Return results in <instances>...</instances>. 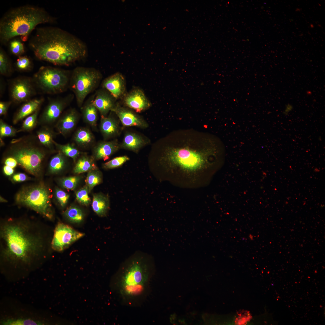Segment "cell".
<instances>
[{
	"label": "cell",
	"instance_id": "1",
	"mask_svg": "<svg viewBox=\"0 0 325 325\" xmlns=\"http://www.w3.org/2000/svg\"><path fill=\"white\" fill-rule=\"evenodd\" d=\"M163 149L159 163L176 186H205L222 166L225 148L216 135L193 129L175 130Z\"/></svg>",
	"mask_w": 325,
	"mask_h": 325
},
{
	"label": "cell",
	"instance_id": "2",
	"mask_svg": "<svg viewBox=\"0 0 325 325\" xmlns=\"http://www.w3.org/2000/svg\"><path fill=\"white\" fill-rule=\"evenodd\" d=\"M47 226L9 219L0 227V256L13 268L30 266L47 257L51 248Z\"/></svg>",
	"mask_w": 325,
	"mask_h": 325
},
{
	"label": "cell",
	"instance_id": "3",
	"mask_svg": "<svg viewBox=\"0 0 325 325\" xmlns=\"http://www.w3.org/2000/svg\"><path fill=\"white\" fill-rule=\"evenodd\" d=\"M29 45L39 60L59 66H69L85 58V44L74 35L59 28H37Z\"/></svg>",
	"mask_w": 325,
	"mask_h": 325
},
{
	"label": "cell",
	"instance_id": "4",
	"mask_svg": "<svg viewBox=\"0 0 325 325\" xmlns=\"http://www.w3.org/2000/svg\"><path fill=\"white\" fill-rule=\"evenodd\" d=\"M153 275L152 263L142 256H134L122 265L113 277L112 288L122 303L130 306L139 305L149 293Z\"/></svg>",
	"mask_w": 325,
	"mask_h": 325
},
{
	"label": "cell",
	"instance_id": "5",
	"mask_svg": "<svg viewBox=\"0 0 325 325\" xmlns=\"http://www.w3.org/2000/svg\"><path fill=\"white\" fill-rule=\"evenodd\" d=\"M56 21V18L41 7L26 5L11 8L0 20V42L6 45L18 36L26 42L38 25Z\"/></svg>",
	"mask_w": 325,
	"mask_h": 325
},
{
	"label": "cell",
	"instance_id": "6",
	"mask_svg": "<svg viewBox=\"0 0 325 325\" xmlns=\"http://www.w3.org/2000/svg\"><path fill=\"white\" fill-rule=\"evenodd\" d=\"M53 153L44 147L36 135L33 134L13 139L4 152L6 158H14L19 165L34 175L41 173L45 160Z\"/></svg>",
	"mask_w": 325,
	"mask_h": 325
},
{
	"label": "cell",
	"instance_id": "7",
	"mask_svg": "<svg viewBox=\"0 0 325 325\" xmlns=\"http://www.w3.org/2000/svg\"><path fill=\"white\" fill-rule=\"evenodd\" d=\"M51 198L49 190L41 184L23 188L16 195V201L51 220L54 214Z\"/></svg>",
	"mask_w": 325,
	"mask_h": 325
},
{
	"label": "cell",
	"instance_id": "8",
	"mask_svg": "<svg viewBox=\"0 0 325 325\" xmlns=\"http://www.w3.org/2000/svg\"><path fill=\"white\" fill-rule=\"evenodd\" d=\"M36 87L48 94L60 93L66 90L69 79L67 72L51 66H42L32 79Z\"/></svg>",
	"mask_w": 325,
	"mask_h": 325
},
{
	"label": "cell",
	"instance_id": "9",
	"mask_svg": "<svg viewBox=\"0 0 325 325\" xmlns=\"http://www.w3.org/2000/svg\"><path fill=\"white\" fill-rule=\"evenodd\" d=\"M102 78L100 72L92 68L78 67L73 72L70 85L79 107L87 96L98 86Z\"/></svg>",
	"mask_w": 325,
	"mask_h": 325
},
{
	"label": "cell",
	"instance_id": "10",
	"mask_svg": "<svg viewBox=\"0 0 325 325\" xmlns=\"http://www.w3.org/2000/svg\"><path fill=\"white\" fill-rule=\"evenodd\" d=\"M84 235L68 225L58 222L54 231L51 242L52 249L57 252L62 251Z\"/></svg>",
	"mask_w": 325,
	"mask_h": 325
},
{
	"label": "cell",
	"instance_id": "11",
	"mask_svg": "<svg viewBox=\"0 0 325 325\" xmlns=\"http://www.w3.org/2000/svg\"><path fill=\"white\" fill-rule=\"evenodd\" d=\"M70 96L50 100L39 116L38 125L54 128L71 100Z\"/></svg>",
	"mask_w": 325,
	"mask_h": 325
},
{
	"label": "cell",
	"instance_id": "12",
	"mask_svg": "<svg viewBox=\"0 0 325 325\" xmlns=\"http://www.w3.org/2000/svg\"><path fill=\"white\" fill-rule=\"evenodd\" d=\"M35 86L32 79L20 77L13 80L9 87L11 101L16 104L26 102L36 93Z\"/></svg>",
	"mask_w": 325,
	"mask_h": 325
},
{
	"label": "cell",
	"instance_id": "13",
	"mask_svg": "<svg viewBox=\"0 0 325 325\" xmlns=\"http://www.w3.org/2000/svg\"><path fill=\"white\" fill-rule=\"evenodd\" d=\"M79 118V114L75 109H70L63 112L54 127L59 133L67 137L75 128Z\"/></svg>",
	"mask_w": 325,
	"mask_h": 325
},
{
	"label": "cell",
	"instance_id": "14",
	"mask_svg": "<svg viewBox=\"0 0 325 325\" xmlns=\"http://www.w3.org/2000/svg\"><path fill=\"white\" fill-rule=\"evenodd\" d=\"M123 102L127 107L137 113H140L150 108L151 104L143 91L135 88L123 97Z\"/></svg>",
	"mask_w": 325,
	"mask_h": 325
},
{
	"label": "cell",
	"instance_id": "15",
	"mask_svg": "<svg viewBox=\"0 0 325 325\" xmlns=\"http://www.w3.org/2000/svg\"><path fill=\"white\" fill-rule=\"evenodd\" d=\"M111 112L115 113L125 126H135L142 128L148 126L147 122L133 111L120 106L116 103Z\"/></svg>",
	"mask_w": 325,
	"mask_h": 325
},
{
	"label": "cell",
	"instance_id": "16",
	"mask_svg": "<svg viewBox=\"0 0 325 325\" xmlns=\"http://www.w3.org/2000/svg\"><path fill=\"white\" fill-rule=\"evenodd\" d=\"M102 85L103 88L116 99L124 97L125 94V79L119 73H116L105 79Z\"/></svg>",
	"mask_w": 325,
	"mask_h": 325
},
{
	"label": "cell",
	"instance_id": "17",
	"mask_svg": "<svg viewBox=\"0 0 325 325\" xmlns=\"http://www.w3.org/2000/svg\"><path fill=\"white\" fill-rule=\"evenodd\" d=\"M116 100L109 92L100 89L97 92L90 102L97 108L101 116L106 117L116 106Z\"/></svg>",
	"mask_w": 325,
	"mask_h": 325
},
{
	"label": "cell",
	"instance_id": "18",
	"mask_svg": "<svg viewBox=\"0 0 325 325\" xmlns=\"http://www.w3.org/2000/svg\"><path fill=\"white\" fill-rule=\"evenodd\" d=\"M120 148L117 140L111 141H100L95 144L92 148V156L96 160H106Z\"/></svg>",
	"mask_w": 325,
	"mask_h": 325
},
{
	"label": "cell",
	"instance_id": "19",
	"mask_svg": "<svg viewBox=\"0 0 325 325\" xmlns=\"http://www.w3.org/2000/svg\"><path fill=\"white\" fill-rule=\"evenodd\" d=\"M72 140L73 144L79 149L82 150L92 149L96 143L93 134L86 127L78 128L74 133Z\"/></svg>",
	"mask_w": 325,
	"mask_h": 325
},
{
	"label": "cell",
	"instance_id": "20",
	"mask_svg": "<svg viewBox=\"0 0 325 325\" xmlns=\"http://www.w3.org/2000/svg\"><path fill=\"white\" fill-rule=\"evenodd\" d=\"M44 99L43 98L30 99L25 102L14 114L12 122L16 124L40 108Z\"/></svg>",
	"mask_w": 325,
	"mask_h": 325
},
{
	"label": "cell",
	"instance_id": "21",
	"mask_svg": "<svg viewBox=\"0 0 325 325\" xmlns=\"http://www.w3.org/2000/svg\"><path fill=\"white\" fill-rule=\"evenodd\" d=\"M100 128L105 140L117 136L120 132L118 122L116 119L111 116L108 117L101 116Z\"/></svg>",
	"mask_w": 325,
	"mask_h": 325
},
{
	"label": "cell",
	"instance_id": "22",
	"mask_svg": "<svg viewBox=\"0 0 325 325\" xmlns=\"http://www.w3.org/2000/svg\"><path fill=\"white\" fill-rule=\"evenodd\" d=\"M36 135L40 142L44 147L54 153L57 152L54 140L57 133L54 131L53 127L40 126L36 131Z\"/></svg>",
	"mask_w": 325,
	"mask_h": 325
},
{
	"label": "cell",
	"instance_id": "23",
	"mask_svg": "<svg viewBox=\"0 0 325 325\" xmlns=\"http://www.w3.org/2000/svg\"><path fill=\"white\" fill-rule=\"evenodd\" d=\"M149 141L135 133L127 132L125 135L120 148L130 150L137 153Z\"/></svg>",
	"mask_w": 325,
	"mask_h": 325
},
{
	"label": "cell",
	"instance_id": "24",
	"mask_svg": "<svg viewBox=\"0 0 325 325\" xmlns=\"http://www.w3.org/2000/svg\"><path fill=\"white\" fill-rule=\"evenodd\" d=\"M95 161L92 156H89L83 153L75 162L73 169V173L79 174L98 169Z\"/></svg>",
	"mask_w": 325,
	"mask_h": 325
},
{
	"label": "cell",
	"instance_id": "25",
	"mask_svg": "<svg viewBox=\"0 0 325 325\" xmlns=\"http://www.w3.org/2000/svg\"><path fill=\"white\" fill-rule=\"evenodd\" d=\"M92 207L93 211L98 215L101 217L106 216L110 208L109 197L101 193L94 194Z\"/></svg>",
	"mask_w": 325,
	"mask_h": 325
},
{
	"label": "cell",
	"instance_id": "26",
	"mask_svg": "<svg viewBox=\"0 0 325 325\" xmlns=\"http://www.w3.org/2000/svg\"><path fill=\"white\" fill-rule=\"evenodd\" d=\"M67 157L61 152L57 151L49 162L48 172L51 174H56L64 170L68 165Z\"/></svg>",
	"mask_w": 325,
	"mask_h": 325
},
{
	"label": "cell",
	"instance_id": "27",
	"mask_svg": "<svg viewBox=\"0 0 325 325\" xmlns=\"http://www.w3.org/2000/svg\"><path fill=\"white\" fill-rule=\"evenodd\" d=\"M98 110L91 102L86 105L82 109V116L84 121L93 129L97 128Z\"/></svg>",
	"mask_w": 325,
	"mask_h": 325
},
{
	"label": "cell",
	"instance_id": "28",
	"mask_svg": "<svg viewBox=\"0 0 325 325\" xmlns=\"http://www.w3.org/2000/svg\"><path fill=\"white\" fill-rule=\"evenodd\" d=\"M55 149L68 157L72 158L75 162L77 158L84 153L80 151L73 143L62 144L55 141Z\"/></svg>",
	"mask_w": 325,
	"mask_h": 325
},
{
	"label": "cell",
	"instance_id": "29",
	"mask_svg": "<svg viewBox=\"0 0 325 325\" xmlns=\"http://www.w3.org/2000/svg\"><path fill=\"white\" fill-rule=\"evenodd\" d=\"M64 217L69 221L73 223L78 224L83 221L84 215L82 210L77 206L72 205L64 212Z\"/></svg>",
	"mask_w": 325,
	"mask_h": 325
},
{
	"label": "cell",
	"instance_id": "30",
	"mask_svg": "<svg viewBox=\"0 0 325 325\" xmlns=\"http://www.w3.org/2000/svg\"><path fill=\"white\" fill-rule=\"evenodd\" d=\"M40 108L27 116L23 121L22 126L18 129L19 132H30L32 131L38 125V119Z\"/></svg>",
	"mask_w": 325,
	"mask_h": 325
},
{
	"label": "cell",
	"instance_id": "31",
	"mask_svg": "<svg viewBox=\"0 0 325 325\" xmlns=\"http://www.w3.org/2000/svg\"><path fill=\"white\" fill-rule=\"evenodd\" d=\"M11 62L4 50L0 48V73L2 75L8 76L12 73Z\"/></svg>",
	"mask_w": 325,
	"mask_h": 325
},
{
	"label": "cell",
	"instance_id": "32",
	"mask_svg": "<svg viewBox=\"0 0 325 325\" xmlns=\"http://www.w3.org/2000/svg\"><path fill=\"white\" fill-rule=\"evenodd\" d=\"M102 181V175L98 169L88 172L85 182L90 193L96 186Z\"/></svg>",
	"mask_w": 325,
	"mask_h": 325
},
{
	"label": "cell",
	"instance_id": "33",
	"mask_svg": "<svg viewBox=\"0 0 325 325\" xmlns=\"http://www.w3.org/2000/svg\"><path fill=\"white\" fill-rule=\"evenodd\" d=\"M19 132L17 129L5 122L2 119H0V139L6 137L15 136Z\"/></svg>",
	"mask_w": 325,
	"mask_h": 325
},
{
	"label": "cell",
	"instance_id": "34",
	"mask_svg": "<svg viewBox=\"0 0 325 325\" xmlns=\"http://www.w3.org/2000/svg\"><path fill=\"white\" fill-rule=\"evenodd\" d=\"M22 41L20 39L15 38L9 42L11 52L18 57L22 56L25 52L24 46Z\"/></svg>",
	"mask_w": 325,
	"mask_h": 325
},
{
	"label": "cell",
	"instance_id": "35",
	"mask_svg": "<svg viewBox=\"0 0 325 325\" xmlns=\"http://www.w3.org/2000/svg\"><path fill=\"white\" fill-rule=\"evenodd\" d=\"M88 189L87 185L78 190L76 193V198L80 204L85 206H88L91 202V199L88 196Z\"/></svg>",
	"mask_w": 325,
	"mask_h": 325
},
{
	"label": "cell",
	"instance_id": "36",
	"mask_svg": "<svg viewBox=\"0 0 325 325\" xmlns=\"http://www.w3.org/2000/svg\"><path fill=\"white\" fill-rule=\"evenodd\" d=\"M78 176H73L64 178L61 179L60 183L64 188L70 190H74L80 180Z\"/></svg>",
	"mask_w": 325,
	"mask_h": 325
},
{
	"label": "cell",
	"instance_id": "37",
	"mask_svg": "<svg viewBox=\"0 0 325 325\" xmlns=\"http://www.w3.org/2000/svg\"><path fill=\"white\" fill-rule=\"evenodd\" d=\"M129 159V158L126 156L116 157L104 163L103 167L107 169L116 168L122 166Z\"/></svg>",
	"mask_w": 325,
	"mask_h": 325
},
{
	"label": "cell",
	"instance_id": "38",
	"mask_svg": "<svg viewBox=\"0 0 325 325\" xmlns=\"http://www.w3.org/2000/svg\"><path fill=\"white\" fill-rule=\"evenodd\" d=\"M16 67L21 71H27L32 68V64L30 59L26 56L18 57L16 62Z\"/></svg>",
	"mask_w": 325,
	"mask_h": 325
},
{
	"label": "cell",
	"instance_id": "39",
	"mask_svg": "<svg viewBox=\"0 0 325 325\" xmlns=\"http://www.w3.org/2000/svg\"><path fill=\"white\" fill-rule=\"evenodd\" d=\"M55 195L60 206L64 207L68 203L69 195L63 190L58 188L55 190Z\"/></svg>",
	"mask_w": 325,
	"mask_h": 325
},
{
	"label": "cell",
	"instance_id": "40",
	"mask_svg": "<svg viewBox=\"0 0 325 325\" xmlns=\"http://www.w3.org/2000/svg\"><path fill=\"white\" fill-rule=\"evenodd\" d=\"M39 323L30 320L19 319L16 320H9L4 324L11 325H37Z\"/></svg>",
	"mask_w": 325,
	"mask_h": 325
},
{
	"label": "cell",
	"instance_id": "41",
	"mask_svg": "<svg viewBox=\"0 0 325 325\" xmlns=\"http://www.w3.org/2000/svg\"><path fill=\"white\" fill-rule=\"evenodd\" d=\"M12 103L11 101H1L0 102V115H6L8 108Z\"/></svg>",
	"mask_w": 325,
	"mask_h": 325
},
{
	"label": "cell",
	"instance_id": "42",
	"mask_svg": "<svg viewBox=\"0 0 325 325\" xmlns=\"http://www.w3.org/2000/svg\"><path fill=\"white\" fill-rule=\"evenodd\" d=\"M28 178L27 175L23 173H18L13 175V180L16 182H21L25 181Z\"/></svg>",
	"mask_w": 325,
	"mask_h": 325
},
{
	"label": "cell",
	"instance_id": "43",
	"mask_svg": "<svg viewBox=\"0 0 325 325\" xmlns=\"http://www.w3.org/2000/svg\"><path fill=\"white\" fill-rule=\"evenodd\" d=\"M4 163L5 165L9 166L12 168L15 167L18 164L16 160L11 157L6 158Z\"/></svg>",
	"mask_w": 325,
	"mask_h": 325
},
{
	"label": "cell",
	"instance_id": "44",
	"mask_svg": "<svg viewBox=\"0 0 325 325\" xmlns=\"http://www.w3.org/2000/svg\"><path fill=\"white\" fill-rule=\"evenodd\" d=\"M4 173L7 175H11L14 172L13 168L7 165H5L3 168Z\"/></svg>",
	"mask_w": 325,
	"mask_h": 325
},
{
	"label": "cell",
	"instance_id": "45",
	"mask_svg": "<svg viewBox=\"0 0 325 325\" xmlns=\"http://www.w3.org/2000/svg\"><path fill=\"white\" fill-rule=\"evenodd\" d=\"M293 108V106L289 104H288L286 105L283 113L285 115H288L289 113L292 110Z\"/></svg>",
	"mask_w": 325,
	"mask_h": 325
},
{
	"label": "cell",
	"instance_id": "46",
	"mask_svg": "<svg viewBox=\"0 0 325 325\" xmlns=\"http://www.w3.org/2000/svg\"><path fill=\"white\" fill-rule=\"evenodd\" d=\"M0 201L1 202H6V200H4L2 197H0Z\"/></svg>",
	"mask_w": 325,
	"mask_h": 325
}]
</instances>
